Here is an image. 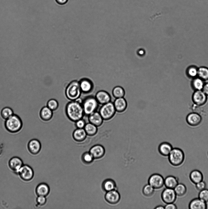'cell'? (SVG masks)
<instances>
[{
	"label": "cell",
	"mask_w": 208,
	"mask_h": 209,
	"mask_svg": "<svg viewBox=\"0 0 208 209\" xmlns=\"http://www.w3.org/2000/svg\"><path fill=\"white\" fill-rule=\"evenodd\" d=\"M154 192L155 189L148 184L145 185L142 189L143 195L146 197H149L152 196Z\"/></svg>",
	"instance_id": "obj_33"
},
{
	"label": "cell",
	"mask_w": 208,
	"mask_h": 209,
	"mask_svg": "<svg viewBox=\"0 0 208 209\" xmlns=\"http://www.w3.org/2000/svg\"><path fill=\"white\" fill-rule=\"evenodd\" d=\"M84 129L87 135L90 136L95 135L98 131V127L89 122L86 123Z\"/></svg>",
	"instance_id": "obj_29"
},
{
	"label": "cell",
	"mask_w": 208,
	"mask_h": 209,
	"mask_svg": "<svg viewBox=\"0 0 208 209\" xmlns=\"http://www.w3.org/2000/svg\"><path fill=\"white\" fill-rule=\"evenodd\" d=\"M79 84L82 93L88 94L92 92L93 89L94 85L92 82L89 79L83 78L79 81Z\"/></svg>",
	"instance_id": "obj_16"
},
{
	"label": "cell",
	"mask_w": 208,
	"mask_h": 209,
	"mask_svg": "<svg viewBox=\"0 0 208 209\" xmlns=\"http://www.w3.org/2000/svg\"><path fill=\"white\" fill-rule=\"evenodd\" d=\"M198 198L206 203L208 202V189L205 188L199 191Z\"/></svg>",
	"instance_id": "obj_36"
},
{
	"label": "cell",
	"mask_w": 208,
	"mask_h": 209,
	"mask_svg": "<svg viewBox=\"0 0 208 209\" xmlns=\"http://www.w3.org/2000/svg\"><path fill=\"white\" fill-rule=\"evenodd\" d=\"M168 157L169 163L174 167H178L181 165L185 159L184 151L178 147L173 148Z\"/></svg>",
	"instance_id": "obj_5"
},
{
	"label": "cell",
	"mask_w": 208,
	"mask_h": 209,
	"mask_svg": "<svg viewBox=\"0 0 208 209\" xmlns=\"http://www.w3.org/2000/svg\"><path fill=\"white\" fill-rule=\"evenodd\" d=\"M112 94L113 96L116 98L124 97L125 94L124 89L120 86H117L113 88Z\"/></svg>",
	"instance_id": "obj_31"
},
{
	"label": "cell",
	"mask_w": 208,
	"mask_h": 209,
	"mask_svg": "<svg viewBox=\"0 0 208 209\" xmlns=\"http://www.w3.org/2000/svg\"><path fill=\"white\" fill-rule=\"evenodd\" d=\"M90 153L94 158H100L102 157L105 153L104 147L100 145L93 146L90 149Z\"/></svg>",
	"instance_id": "obj_23"
},
{
	"label": "cell",
	"mask_w": 208,
	"mask_h": 209,
	"mask_svg": "<svg viewBox=\"0 0 208 209\" xmlns=\"http://www.w3.org/2000/svg\"><path fill=\"white\" fill-rule=\"evenodd\" d=\"M116 111L113 103L111 101L102 105L99 111L104 120L106 121L112 118Z\"/></svg>",
	"instance_id": "obj_6"
},
{
	"label": "cell",
	"mask_w": 208,
	"mask_h": 209,
	"mask_svg": "<svg viewBox=\"0 0 208 209\" xmlns=\"http://www.w3.org/2000/svg\"><path fill=\"white\" fill-rule=\"evenodd\" d=\"M178 183V177L173 175L168 176L164 179V185L167 188L174 189Z\"/></svg>",
	"instance_id": "obj_24"
},
{
	"label": "cell",
	"mask_w": 208,
	"mask_h": 209,
	"mask_svg": "<svg viewBox=\"0 0 208 209\" xmlns=\"http://www.w3.org/2000/svg\"><path fill=\"white\" fill-rule=\"evenodd\" d=\"M23 165L22 159L17 156L11 158L8 162V166L10 169L17 174Z\"/></svg>",
	"instance_id": "obj_13"
},
{
	"label": "cell",
	"mask_w": 208,
	"mask_h": 209,
	"mask_svg": "<svg viewBox=\"0 0 208 209\" xmlns=\"http://www.w3.org/2000/svg\"><path fill=\"white\" fill-rule=\"evenodd\" d=\"M202 91L208 96V83L204 84Z\"/></svg>",
	"instance_id": "obj_43"
},
{
	"label": "cell",
	"mask_w": 208,
	"mask_h": 209,
	"mask_svg": "<svg viewBox=\"0 0 208 209\" xmlns=\"http://www.w3.org/2000/svg\"><path fill=\"white\" fill-rule=\"evenodd\" d=\"M189 177L191 181L195 185L203 180V176L200 171L194 170L190 173Z\"/></svg>",
	"instance_id": "obj_22"
},
{
	"label": "cell",
	"mask_w": 208,
	"mask_h": 209,
	"mask_svg": "<svg viewBox=\"0 0 208 209\" xmlns=\"http://www.w3.org/2000/svg\"><path fill=\"white\" fill-rule=\"evenodd\" d=\"M82 105L84 115L88 116L93 112L97 111L99 103L95 96H88L82 99Z\"/></svg>",
	"instance_id": "obj_4"
},
{
	"label": "cell",
	"mask_w": 208,
	"mask_h": 209,
	"mask_svg": "<svg viewBox=\"0 0 208 209\" xmlns=\"http://www.w3.org/2000/svg\"><path fill=\"white\" fill-rule=\"evenodd\" d=\"M93 157L90 153H86L83 155V160L87 162H91L93 159Z\"/></svg>",
	"instance_id": "obj_41"
},
{
	"label": "cell",
	"mask_w": 208,
	"mask_h": 209,
	"mask_svg": "<svg viewBox=\"0 0 208 209\" xmlns=\"http://www.w3.org/2000/svg\"><path fill=\"white\" fill-rule=\"evenodd\" d=\"M198 75L204 81L208 80V69L204 67L200 68L198 70Z\"/></svg>",
	"instance_id": "obj_34"
},
{
	"label": "cell",
	"mask_w": 208,
	"mask_h": 209,
	"mask_svg": "<svg viewBox=\"0 0 208 209\" xmlns=\"http://www.w3.org/2000/svg\"><path fill=\"white\" fill-rule=\"evenodd\" d=\"M204 84L203 80L199 77H195L191 82V87L194 91L202 90Z\"/></svg>",
	"instance_id": "obj_28"
},
{
	"label": "cell",
	"mask_w": 208,
	"mask_h": 209,
	"mask_svg": "<svg viewBox=\"0 0 208 209\" xmlns=\"http://www.w3.org/2000/svg\"><path fill=\"white\" fill-rule=\"evenodd\" d=\"M23 122L20 118L17 115L14 114L5 120L4 126L6 129L11 133H16L21 129Z\"/></svg>",
	"instance_id": "obj_2"
},
{
	"label": "cell",
	"mask_w": 208,
	"mask_h": 209,
	"mask_svg": "<svg viewBox=\"0 0 208 209\" xmlns=\"http://www.w3.org/2000/svg\"><path fill=\"white\" fill-rule=\"evenodd\" d=\"M103 189L106 192L117 189V185L115 181L111 178L107 179L104 181L102 184Z\"/></svg>",
	"instance_id": "obj_25"
},
{
	"label": "cell",
	"mask_w": 208,
	"mask_h": 209,
	"mask_svg": "<svg viewBox=\"0 0 208 209\" xmlns=\"http://www.w3.org/2000/svg\"></svg>",
	"instance_id": "obj_46"
},
{
	"label": "cell",
	"mask_w": 208,
	"mask_h": 209,
	"mask_svg": "<svg viewBox=\"0 0 208 209\" xmlns=\"http://www.w3.org/2000/svg\"><path fill=\"white\" fill-rule=\"evenodd\" d=\"M113 103L116 111L118 113L124 112L127 107V101L124 97L116 98Z\"/></svg>",
	"instance_id": "obj_19"
},
{
	"label": "cell",
	"mask_w": 208,
	"mask_h": 209,
	"mask_svg": "<svg viewBox=\"0 0 208 209\" xmlns=\"http://www.w3.org/2000/svg\"><path fill=\"white\" fill-rule=\"evenodd\" d=\"M174 189L177 196L180 197L184 196L187 191L185 185L181 183H178Z\"/></svg>",
	"instance_id": "obj_30"
},
{
	"label": "cell",
	"mask_w": 208,
	"mask_h": 209,
	"mask_svg": "<svg viewBox=\"0 0 208 209\" xmlns=\"http://www.w3.org/2000/svg\"><path fill=\"white\" fill-rule=\"evenodd\" d=\"M105 199L109 204L115 205L118 203L120 200V195L117 189L113 190L106 192Z\"/></svg>",
	"instance_id": "obj_11"
},
{
	"label": "cell",
	"mask_w": 208,
	"mask_h": 209,
	"mask_svg": "<svg viewBox=\"0 0 208 209\" xmlns=\"http://www.w3.org/2000/svg\"><path fill=\"white\" fill-rule=\"evenodd\" d=\"M201 116L198 113L193 112L189 114L186 117V121L189 125L195 127L199 125L202 121Z\"/></svg>",
	"instance_id": "obj_12"
},
{
	"label": "cell",
	"mask_w": 208,
	"mask_h": 209,
	"mask_svg": "<svg viewBox=\"0 0 208 209\" xmlns=\"http://www.w3.org/2000/svg\"><path fill=\"white\" fill-rule=\"evenodd\" d=\"M188 74L190 77L195 78L198 75V70L195 67H191L188 69Z\"/></svg>",
	"instance_id": "obj_37"
},
{
	"label": "cell",
	"mask_w": 208,
	"mask_h": 209,
	"mask_svg": "<svg viewBox=\"0 0 208 209\" xmlns=\"http://www.w3.org/2000/svg\"><path fill=\"white\" fill-rule=\"evenodd\" d=\"M82 93L79 81L76 80L69 83L65 90L66 96L70 101L75 100L80 98Z\"/></svg>",
	"instance_id": "obj_3"
},
{
	"label": "cell",
	"mask_w": 208,
	"mask_h": 209,
	"mask_svg": "<svg viewBox=\"0 0 208 209\" xmlns=\"http://www.w3.org/2000/svg\"><path fill=\"white\" fill-rule=\"evenodd\" d=\"M173 147L172 145L167 142H163L159 145L158 150L160 154L163 156H168Z\"/></svg>",
	"instance_id": "obj_20"
},
{
	"label": "cell",
	"mask_w": 208,
	"mask_h": 209,
	"mask_svg": "<svg viewBox=\"0 0 208 209\" xmlns=\"http://www.w3.org/2000/svg\"><path fill=\"white\" fill-rule=\"evenodd\" d=\"M87 134L84 129L76 128L73 131L72 136L74 139L77 141H81L86 138Z\"/></svg>",
	"instance_id": "obj_27"
},
{
	"label": "cell",
	"mask_w": 208,
	"mask_h": 209,
	"mask_svg": "<svg viewBox=\"0 0 208 209\" xmlns=\"http://www.w3.org/2000/svg\"><path fill=\"white\" fill-rule=\"evenodd\" d=\"M95 97L99 104L102 105L111 101V97L106 91L101 90L97 91Z\"/></svg>",
	"instance_id": "obj_14"
},
{
	"label": "cell",
	"mask_w": 208,
	"mask_h": 209,
	"mask_svg": "<svg viewBox=\"0 0 208 209\" xmlns=\"http://www.w3.org/2000/svg\"><path fill=\"white\" fill-rule=\"evenodd\" d=\"M13 110L9 107H5L1 111V115L3 119L6 120L14 114Z\"/></svg>",
	"instance_id": "obj_32"
},
{
	"label": "cell",
	"mask_w": 208,
	"mask_h": 209,
	"mask_svg": "<svg viewBox=\"0 0 208 209\" xmlns=\"http://www.w3.org/2000/svg\"><path fill=\"white\" fill-rule=\"evenodd\" d=\"M207 96L202 90L195 91L192 94V100L196 105L202 106L206 103Z\"/></svg>",
	"instance_id": "obj_10"
},
{
	"label": "cell",
	"mask_w": 208,
	"mask_h": 209,
	"mask_svg": "<svg viewBox=\"0 0 208 209\" xmlns=\"http://www.w3.org/2000/svg\"><path fill=\"white\" fill-rule=\"evenodd\" d=\"M195 188L199 191H200L206 188V184L203 180L195 184Z\"/></svg>",
	"instance_id": "obj_40"
},
{
	"label": "cell",
	"mask_w": 208,
	"mask_h": 209,
	"mask_svg": "<svg viewBox=\"0 0 208 209\" xmlns=\"http://www.w3.org/2000/svg\"><path fill=\"white\" fill-rule=\"evenodd\" d=\"M53 111L47 106L41 108L39 112V116L41 119L44 121H48L52 118Z\"/></svg>",
	"instance_id": "obj_21"
},
{
	"label": "cell",
	"mask_w": 208,
	"mask_h": 209,
	"mask_svg": "<svg viewBox=\"0 0 208 209\" xmlns=\"http://www.w3.org/2000/svg\"><path fill=\"white\" fill-rule=\"evenodd\" d=\"M164 179L162 176L160 174L155 173L149 177L148 183L155 189H160L164 185Z\"/></svg>",
	"instance_id": "obj_8"
},
{
	"label": "cell",
	"mask_w": 208,
	"mask_h": 209,
	"mask_svg": "<svg viewBox=\"0 0 208 209\" xmlns=\"http://www.w3.org/2000/svg\"><path fill=\"white\" fill-rule=\"evenodd\" d=\"M165 209H176L177 207L174 203L166 204L164 206Z\"/></svg>",
	"instance_id": "obj_42"
},
{
	"label": "cell",
	"mask_w": 208,
	"mask_h": 209,
	"mask_svg": "<svg viewBox=\"0 0 208 209\" xmlns=\"http://www.w3.org/2000/svg\"><path fill=\"white\" fill-rule=\"evenodd\" d=\"M177 196L174 189L166 188L162 192L161 198L166 204L174 203L177 199Z\"/></svg>",
	"instance_id": "obj_9"
},
{
	"label": "cell",
	"mask_w": 208,
	"mask_h": 209,
	"mask_svg": "<svg viewBox=\"0 0 208 209\" xmlns=\"http://www.w3.org/2000/svg\"><path fill=\"white\" fill-rule=\"evenodd\" d=\"M89 122L97 127L102 125L103 119L99 111H96L88 116Z\"/></svg>",
	"instance_id": "obj_18"
},
{
	"label": "cell",
	"mask_w": 208,
	"mask_h": 209,
	"mask_svg": "<svg viewBox=\"0 0 208 209\" xmlns=\"http://www.w3.org/2000/svg\"><path fill=\"white\" fill-rule=\"evenodd\" d=\"M189 209H206L207 208V203L199 198L192 200L188 204Z\"/></svg>",
	"instance_id": "obj_17"
},
{
	"label": "cell",
	"mask_w": 208,
	"mask_h": 209,
	"mask_svg": "<svg viewBox=\"0 0 208 209\" xmlns=\"http://www.w3.org/2000/svg\"><path fill=\"white\" fill-rule=\"evenodd\" d=\"M56 2L60 5H64L66 4L68 0H55Z\"/></svg>",
	"instance_id": "obj_44"
},
{
	"label": "cell",
	"mask_w": 208,
	"mask_h": 209,
	"mask_svg": "<svg viewBox=\"0 0 208 209\" xmlns=\"http://www.w3.org/2000/svg\"><path fill=\"white\" fill-rule=\"evenodd\" d=\"M155 209H164V206H163L162 205H159L156 206L154 208Z\"/></svg>",
	"instance_id": "obj_45"
},
{
	"label": "cell",
	"mask_w": 208,
	"mask_h": 209,
	"mask_svg": "<svg viewBox=\"0 0 208 209\" xmlns=\"http://www.w3.org/2000/svg\"><path fill=\"white\" fill-rule=\"evenodd\" d=\"M75 126L76 128L84 129L86 123L83 118L80 119L76 122Z\"/></svg>",
	"instance_id": "obj_38"
},
{
	"label": "cell",
	"mask_w": 208,
	"mask_h": 209,
	"mask_svg": "<svg viewBox=\"0 0 208 209\" xmlns=\"http://www.w3.org/2000/svg\"><path fill=\"white\" fill-rule=\"evenodd\" d=\"M46 106L52 111H54L57 109L59 104L57 100L54 99H51L48 101Z\"/></svg>",
	"instance_id": "obj_35"
},
{
	"label": "cell",
	"mask_w": 208,
	"mask_h": 209,
	"mask_svg": "<svg viewBox=\"0 0 208 209\" xmlns=\"http://www.w3.org/2000/svg\"><path fill=\"white\" fill-rule=\"evenodd\" d=\"M65 113L68 118L75 122L83 118L84 114L81 103L76 101H70L66 105Z\"/></svg>",
	"instance_id": "obj_1"
},
{
	"label": "cell",
	"mask_w": 208,
	"mask_h": 209,
	"mask_svg": "<svg viewBox=\"0 0 208 209\" xmlns=\"http://www.w3.org/2000/svg\"><path fill=\"white\" fill-rule=\"evenodd\" d=\"M49 188L48 185L45 183H41L36 187L35 192L37 196H45L48 193Z\"/></svg>",
	"instance_id": "obj_26"
},
{
	"label": "cell",
	"mask_w": 208,
	"mask_h": 209,
	"mask_svg": "<svg viewBox=\"0 0 208 209\" xmlns=\"http://www.w3.org/2000/svg\"><path fill=\"white\" fill-rule=\"evenodd\" d=\"M20 178L24 181H29L34 176V171L33 169L29 165H23L17 173Z\"/></svg>",
	"instance_id": "obj_7"
},
{
	"label": "cell",
	"mask_w": 208,
	"mask_h": 209,
	"mask_svg": "<svg viewBox=\"0 0 208 209\" xmlns=\"http://www.w3.org/2000/svg\"><path fill=\"white\" fill-rule=\"evenodd\" d=\"M46 200L45 196H38L36 199L37 203L39 206H42L45 204Z\"/></svg>",
	"instance_id": "obj_39"
},
{
	"label": "cell",
	"mask_w": 208,
	"mask_h": 209,
	"mask_svg": "<svg viewBox=\"0 0 208 209\" xmlns=\"http://www.w3.org/2000/svg\"><path fill=\"white\" fill-rule=\"evenodd\" d=\"M27 147L30 154L33 155H36L40 152L41 145L38 140L33 139L29 141L27 144Z\"/></svg>",
	"instance_id": "obj_15"
}]
</instances>
